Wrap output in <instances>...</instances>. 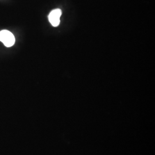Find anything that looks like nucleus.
I'll return each instance as SVG.
<instances>
[{"label": "nucleus", "instance_id": "obj_2", "mask_svg": "<svg viewBox=\"0 0 155 155\" xmlns=\"http://www.w3.org/2000/svg\"><path fill=\"white\" fill-rule=\"evenodd\" d=\"M62 12L60 9H56L50 12L48 20L53 27H58L60 24V18Z\"/></svg>", "mask_w": 155, "mask_h": 155}, {"label": "nucleus", "instance_id": "obj_1", "mask_svg": "<svg viewBox=\"0 0 155 155\" xmlns=\"http://www.w3.org/2000/svg\"><path fill=\"white\" fill-rule=\"evenodd\" d=\"M0 41L6 47H12L15 43V38L13 33L8 30L0 31Z\"/></svg>", "mask_w": 155, "mask_h": 155}]
</instances>
